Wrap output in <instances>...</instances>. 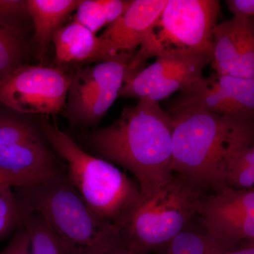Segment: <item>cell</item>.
Returning <instances> with one entry per match:
<instances>
[{"instance_id": "obj_1", "label": "cell", "mask_w": 254, "mask_h": 254, "mask_svg": "<svg viewBox=\"0 0 254 254\" xmlns=\"http://www.w3.org/2000/svg\"><path fill=\"white\" fill-rule=\"evenodd\" d=\"M171 115L158 102L138 100L109 126L88 132L83 140L96 157L123 167L138 182L143 198L173 179Z\"/></svg>"}, {"instance_id": "obj_2", "label": "cell", "mask_w": 254, "mask_h": 254, "mask_svg": "<svg viewBox=\"0 0 254 254\" xmlns=\"http://www.w3.org/2000/svg\"><path fill=\"white\" fill-rule=\"evenodd\" d=\"M14 190L28 212L41 215L69 254H103L123 244L118 229L88 207L66 173Z\"/></svg>"}, {"instance_id": "obj_3", "label": "cell", "mask_w": 254, "mask_h": 254, "mask_svg": "<svg viewBox=\"0 0 254 254\" xmlns=\"http://www.w3.org/2000/svg\"><path fill=\"white\" fill-rule=\"evenodd\" d=\"M39 127L55 154L67 167L68 180L99 218L120 232L142 199L141 190L113 164L87 153L46 118Z\"/></svg>"}, {"instance_id": "obj_4", "label": "cell", "mask_w": 254, "mask_h": 254, "mask_svg": "<svg viewBox=\"0 0 254 254\" xmlns=\"http://www.w3.org/2000/svg\"><path fill=\"white\" fill-rule=\"evenodd\" d=\"M168 112L173 125V175L201 192L216 188L215 167L240 120L199 110Z\"/></svg>"}, {"instance_id": "obj_5", "label": "cell", "mask_w": 254, "mask_h": 254, "mask_svg": "<svg viewBox=\"0 0 254 254\" xmlns=\"http://www.w3.org/2000/svg\"><path fill=\"white\" fill-rule=\"evenodd\" d=\"M202 192L174 175L156 193L143 198L120 230L123 245L147 254L163 250L197 215Z\"/></svg>"}, {"instance_id": "obj_6", "label": "cell", "mask_w": 254, "mask_h": 254, "mask_svg": "<svg viewBox=\"0 0 254 254\" xmlns=\"http://www.w3.org/2000/svg\"><path fill=\"white\" fill-rule=\"evenodd\" d=\"M0 170L34 183L66 173L41 127L6 112H0Z\"/></svg>"}, {"instance_id": "obj_7", "label": "cell", "mask_w": 254, "mask_h": 254, "mask_svg": "<svg viewBox=\"0 0 254 254\" xmlns=\"http://www.w3.org/2000/svg\"><path fill=\"white\" fill-rule=\"evenodd\" d=\"M133 57L119 54L81 68L71 76L66 112L71 123L86 127L100 123L128 80Z\"/></svg>"}, {"instance_id": "obj_8", "label": "cell", "mask_w": 254, "mask_h": 254, "mask_svg": "<svg viewBox=\"0 0 254 254\" xmlns=\"http://www.w3.org/2000/svg\"><path fill=\"white\" fill-rule=\"evenodd\" d=\"M168 0H133L118 21L107 26L98 36V63L119 54L133 55L132 74L143 69L145 62L160 55L155 30Z\"/></svg>"}, {"instance_id": "obj_9", "label": "cell", "mask_w": 254, "mask_h": 254, "mask_svg": "<svg viewBox=\"0 0 254 254\" xmlns=\"http://www.w3.org/2000/svg\"><path fill=\"white\" fill-rule=\"evenodd\" d=\"M220 9L217 0H168L155 30L160 53L177 50L211 58Z\"/></svg>"}, {"instance_id": "obj_10", "label": "cell", "mask_w": 254, "mask_h": 254, "mask_svg": "<svg viewBox=\"0 0 254 254\" xmlns=\"http://www.w3.org/2000/svg\"><path fill=\"white\" fill-rule=\"evenodd\" d=\"M70 80L59 68L22 64L0 81V103L22 115L58 113L66 105Z\"/></svg>"}, {"instance_id": "obj_11", "label": "cell", "mask_w": 254, "mask_h": 254, "mask_svg": "<svg viewBox=\"0 0 254 254\" xmlns=\"http://www.w3.org/2000/svg\"><path fill=\"white\" fill-rule=\"evenodd\" d=\"M199 110L254 121V79L214 72L180 92L170 110Z\"/></svg>"}, {"instance_id": "obj_12", "label": "cell", "mask_w": 254, "mask_h": 254, "mask_svg": "<svg viewBox=\"0 0 254 254\" xmlns=\"http://www.w3.org/2000/svg\"><path fill=\"white\" fill-rule=\"evenodd\" d=\"M200 198L197 215L205 231L238 244L254 240V190L222 187Z\"/></svg>"}, {"instance_id": "obj_13", "label": "cell", "mask_w": 254, "mask_h": 254, "mask_svg": "<svg viewBox=\"0 0 254 254\" xmlns=\"http://www.w3.org/2000/svg\"><path fill=\"white\" fill-rule=\"evenodd\" d=\"M210 64L218 74L254 79V27L252 18L233 17L215 26Z\"/></svg>"}, {"instance_id": "obj_14", "label": "cell", "mask_w": 254, "mask_h": 254, "mask_svg": "<svg viewBox=\"0 0 254 254\" xmlns=\"http://www.w3.org/2000/svg\"><path fill=\"white\" fill-rule=\"evenodd\" d=\"M254 121L240 120L237 124L215 167L216 189H254Z\"/></svg>"}, {"instance_id": "obj_15", "label": "cell", "mask_w": 254, "mask_h": 254, "mask_svg": "<svg viewBox=\"0 0 254 254\" xmlns=\"http://www.w3.org/2000/svg\"><path fill=\"white\" fill-rule=\"evenodd\" d=\"M198 55L182 50H164L156 57L154 63L125 83L120 95L138 100L146 98L155 86L185 67Z\"/></svg>"}, {"instance_id": "obj_16", "label": "cell", "mask_w": 254, "mask_h": 254, "mask_svg": "<svg viewBox=\"0 0 254 254\" xmlns=\"http://www.w3.org/2000/svg\"><path fill=\"white\" fill-rule=\"evenodd\" d=\"M80 0H27L26 7L35 30L38 55L43 59L56 32L73 11Z\"/></svg>"}, {"instance_id": "obj_17", "label": "cell", "mask_w": 254, "mask_h": 254, "mask_svg": "<svg viewBox=\"0 0 254 254\" xmlns=\"http://www.w3.org/2000/svg\"><path fill=\"white\" fill-rule=\"evenodd\" d=\"M52 41L58 63H98V36L76 21L60 28Z\"/></svg>"}, {"instance_id": "obj_18", "label": "cell", "mask_w": 254, "mask_h": 254, "mask_svg": "<svg viewBox=\"0 0 254 254\" xmlns=\"http://www.w3.org/2000/svg\"><path fill=\"white\" fill-rule=\"evenodd\" d=\"M208 232L184 230L163 249V254H223L237 247Z\"/></svg>"}, {"instance_id": "obj_19", "label": "cell", "mask_w": 254, "mask_h": 254, "mask_svg": "<svg viewBox=\"0 0 254 254\" xmlns=\"http://www.w3.org/2000/svg\"><path fill=\"white\" fill-rule=\"evenodd\" d=\"M23 225L29 236L31 254H69L39 214L29 212Z\"/></svg>"}, {"instance_id": "obj_20", "label": "cell", "mask_w": 254, "mask_h": 254, "mask_svg": "<svg viewBox=\"0 0 254 254\" xmlns=\"http://www.w3.org/2000/svg\"><path fill=\"white\" fill-rule=\"evenodd\" d=\"M28 213L14 187H0V241L22 225Z\"/></svg>"}, {"instance_id": "obj_21", "label": "cell", "mask_w": 254, "mask_h": 254, "mask_svg": "<svg viewBox=\"0 0 254 254\" xmlns=\"http://www.w3.org/2000/svg\"><path fill=\"white\" fill-rule=\"evenodd\" d=\"M21 36L0 26V81L21 66Z\"/></svg>"}, {"instance_id": "obj_22", "label": "cell", "mask_w": 254, "mask_h": 254, "mask_svg": "<svg viewBox=\"0 0 254 254\" xmlns=\"http://www.w3.org/2000/svg\"><path fill=\"white\" fill-rule=\"evenodd\" d=\"M27 20L26 1L0 0V26L21 36Z\"/></svg>"}, {"instance_id": "obj_23", "label": "cell", "mask_w": 254, "mask_h": 254, "mask_svg": "<svg viewBox=\"0 0 254 254\" xmlns=\"http://www.w3.org/2000/svg\"><path fill=\"white\" fill-rule=\"evenodd\" d=\"M74 21L95 35L107 26L100 0H81L76 7Z\"/></svg>"}, {"instance_id": "obj_24", "label": "cell", "mask_w": 254, "mask_h": 254, "mask_svg": "<svg viewBox=\"0 0 254 254\" xmlns=\"http://www.w3.org/2000/svg\"><path fill=\"white\" fill-rule=\"evenodd\" d=\"M0 254H31L29 236L23 225L16 229L9 245Z\"/></svg>"}, {"instance_id": "obj_25", "label": "cell", "mask_w": 254, "mask_h": 254, "mask_svg": "<svg viewBox=\"0 0 254 254\" xmlns=\"http://www.w3.org/2000/svg\"><path fill=\"white\" fill-rule=\"evenodd\" d=\"M104 11L107 26L115 23L129 7L132 1L125 0H100Z\"/></svg>"}, {"instance_id": "obj_26", "label": "cell", "mask_w": 254, "mask_h": 254, "mask_svg": "<svg viewBox=\"0 0 254 254\" xmlns=\"http://www.w3.org/2000/svg\"><path fill=\"white\" fill-rule=\"evenodd\" d=\"M227 6L234 18H252L254 14V0H227Z\"/></svg>"}, {"instance_id": "obj_27", "label": "cell", "mask_w": 254, "mask_h": 254, "mask_svg": "<svg viewBox=\"0 0 254 254\" xmlns=\"http://www.w3.org/2000/svg\"><path fill=\"white\" fill-rule=\"evenodd\" d=\"M34 182L26 177L18 176L14 174L0 170V187H18L33 184Z\"/></svg>"}, {"instance_id": "obj_28", "label": "cell", "mask_w": 254, "mask_h": 254, "mask_svg": "<svg viewBox=\"0 0 254 254\" xmlns=\"http://www.w3.org/2000/svg\"><path fill=\"white\" fill-rule=\"evenodd\" d=\"M223 254H254V240L247 241L243 245L227 251Z\"/></svg>"}, {"instance_id": "obj_29", "label": "cell", "mask_w": 254, "mask_h": 254, "mask_svg": "<svg viewBox=\"0 0 254 254\" xmlns=\"http://www.w3.org/2000/svg\"><path fill=\"white\" fill-rule=\"evenodd\" d=\"M103 254H140L138 253H136V252H133V251H131L129 250V249L127 248V247H125L124 245H120L118 246V247H115L113 250L108 251V252H105V253Z\"/></svg>"}]
</instances>
